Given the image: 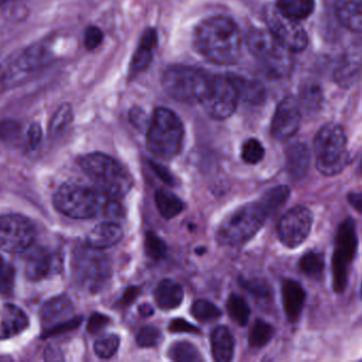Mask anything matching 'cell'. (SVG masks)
Returning a JSON list of instances; mask_svg holds the SVG:
<instances>
[{"instance_id": "obj_24", "label": "cell", "mask_w": 362, "mask_h": 362, "mask_svg": "<svg viewBox=\"0 0 362 362\" xmlns=\"http://www.w3.org/2000/svg\"><path fill=\"white\" fill-rule=\"evenodd\" d=\"M340 23L354 32H362V0H336Z\"/></svg>"}, {"instance_id": "obj_15", "label": "cell", "mask_w": 362, "mask_h": 362, "mask_svg": "<svg viewBox=\"0 0 362 362\" xmlns=\"http://www.w3.org/2000/svg\"><path fill=\"white\" fill-rule=\"evenodd\" d=\"M312 213L303 205H296L281 218L278 235L281 242L290 249L298 248L308 239L312 225Z\"/></svg>"}, {"instance_id": "obj_53", "label": "cell", "mask_w": 362, "mask_h": 362, "mask_svg": "<svg viewBox=\"0 0 362 362\" xmlns=\"http://www.w3.org/2000/svg\"><path fill=\"white\" fill-rule=\"evenodd\" d=\"M140 294V289L138 287H128L124 292L123 296L119 301V304L122 307H126V306L130 305L136 298H138Z\"/></svg>"}, {"instance_id": "obj_55", "label": "cell", "mask_w": 362, "mask_h": 362, "mask_svg": "<svg viewBox=\"0 0 362 362\" xmlns=\"http://www.w3.org/2000/svg\"><path fill=\"white\" fill-rule=\"evenodd\" d=\"M140 314H142V316H152V314H154L153 308L150 307V305H146V304H144V305L140 306L139 308Z\"/></svg>"}, {"instance_id": "obj_19", "label": "cell", "mask_w": 362, "mask_h": 362, "mask_svg": "<svg viewBox=\"0 0 362 362\" xmlns=\"http://www.w3.org/2000/svg\"><path fill=\"white\" fill-rule=\"evenodd\" d=\"M29 326L27 314L19 306L0 303V340L19 335Z\"/></svg>"}, {"instance_id": "obj_3", "label": "cell", "mask_w": 362, "mask_h": 362, "mask_svg": "<svg viewBox=\"0 0 362 362\" xmlns=\"http://www.w3.org/2000/svg\"><path fill=\"white\" fill-rule=\"evenodd\" d=\"M183 140V126L175 113L159 108L148 128V148L155 158L169 161L179 153Z\"/></svg>"}, {"instance_id": "obj_4", "label": "cell", "mask_w": 362, "mask_h": 362, "mask_svg": "<svg viewBox=\"0 0 362 362\" xmlns=\"http://www.w3.org/2000/svg\"><path fill=\"white\" fill-rule=\"evenodd\" d=\"M316 169L328 177L339 175L349 165L346 136L343 128L336 124H328L320 128L314 140Z\"/></svg>"}, {"instance_id": "obj_37", "label": "cell", "mask_w": 362, "mask_h": 362, "mask_svg": "<svg viewBox=\"0 0 362 362\" xmlns=\"http://www.w3.org/2000/svg\"><path fill=\"white\" fill-rule=\"evenodd\" d=\"M301 104L308 111H316L321 106L322 90L314 82L306 83L301 88Z\"/></svg>"}, {"instance_id": "obj_58", "label": "cell", "mask_w": 362, "mask_h": 362, "mask_svg": "<svg viewBox=\"0 0 362 362\" xmlns=\"http://www.w3.org/2000/svg\"><path fill=\"white\" fill-rule=\"evenodd\" d=\"M361 296H362V286H361Z\"/></svg>"}, {"instance_id": "obj_25", "label": "cell", "mask_w": 362, "mask_h": 362, "mask_svg": "<svg viewBox=\"0 0 362 362\" xmlns=\"http://www.w3.org/2000/svg\"><path fill=\"white\" fill-rule=\"evenodd\" d=\"M211 350L217 362H228L234 354V338L229 328L219 326L211 334Z\"/></svg>"}, {"instance_id": "obj_1", "label": "cell", "mask_w": 362, "mask_h": 362, "mask_svg": "<svg viewBox=\"0 0 362 362\" xmlns=\"http://www.w3.org/2000/svg\"><path fill=\"white\" fill-rule=\"evenodd\" d=\"M195 44L199 53L211 62L232 64L241 55V33L229 17H211L196 29Z\"/></svg>"}, {"instance_id": "obj_41", "label": "cell", "mask_w": 362, "mask_h": 362, "mask_svg": "<svg viewBox=\"0 0 362 362\" xmlns=\"http://www.w3.org/2000/svg\"><path fill=\"white\" fill-rule=\"evenodd\" d=\"M120 338L117 335H108L97 340L94 343V352L102 359L112 357L118 351Z\"/></svg>"}, {"instance_id": "obj_14", "label": "cell", "mask_w": 362, "mask_h": 362, "mask_svg": "<svg viewBox=\"0 0 362 362\" xmlns=\"http://www.w3.org/2000/svg\"><path fill=\"white\" fill-rule=\"evenodd\" d=\"M35 238L34 225L19 215L0 216V250L23 252L32 245Z\"/></svg>"}, {"instance_id": "obj_54", "label": "cell", "mask_w": 362, "mask_h": 362, "mask_svg": "<svg viewBox=\"0 0 362 362\" xmlns=\"http://www.w3.org/2000/svg\"><path fill=\"white\" fill-rule=\"evenodd\" d=\"M348 200H349L350 204L362 213V191L361 193H352L348 196Z\"/></svg>"}, {"instance_id": "obj_17", "label": "cell", "mask_w": 362, "mask_h": 362, "mask_svg": "<svg viewBox=\"0 0 362 362\" xmlns=\"http://www.w3.org/2000/svg\"><path fill=\"white\" fill-rule=\"evenodd\" d=\"M300 124V104L294 97H286L281 101L274 113L271 133L276 140H288L298 132Z\"/></svg>"}, {"instance_id": "obj_12", "label": "cell", "mask_w": 362, "mask_h": 362, "mask_svg": "<svg viewBox=\"0 0 362 362\" xmlns=\"http://www.w3.org/2000/svg\"><path fill=\"white\" fill-rule=\"evenodd\" d=\"M51 53L46 41H39L26 47L21 53L6 65L1 74V81L5 84H14L21 77L34 73L46 66L50 61Z\"/></svg>"}, {"instance_id": "obj_9", "label": "cell", "mask_w": 362, "mask_h": 362, "mask_svg": "<svg viewBox=\"0 0 362 362\" xmlns=\"http://www.w3.org/2000/svg\"><path fill=\"white\" fill-rule=\"evenodd\" d=\"M239 94L230 76L208 75L199 104L210 117L217 120L230 117L237 108Z\"/></svg>"}, {"instance_id": "obj_39", "label": "cell", "mask_w": 362, "mask_h": 362, "mask_svg": "<svg viewBox=\"0 0 362 362\" xmlns=\"http://www.w3.org/2000/svg\"><path fill=\"white\" fill-rule=\"evenodd\" d=\"M144 250L150 258L159 260L167 255V243L153 231H148L144 239Z\"/></svg>"}, {"instance_id": "obj_33", "label": "cell", "mask_w": 362, "mask_h": 362, "mask_svg": "<svg viewBox=\"0 0 362 362\" xmlns=\"http://www.w3.org/2000/svg\"><path fill=\"white\" fill-rule=\"evenodd\" d=\"M170 359L176 362L203 361L201 353L193 344L189 342L179 341L172 344L169 349Z\"/></svg>"}, {"instance_id": "obj_35", "label": "cell", "mask_w": 362, "mask_h": 362, "mask_svg": "<svg viewBox=\"0 0 362 362\" xmlns=\"http://www.w3.org/2000/svg\"><path fill=\"white\" fill-rule=\"evenodd\" d=\"M325 262H324L323 253L316 251H310L301 257L299 262V268L302 272L305 273L312 278H319L324 270Z\"/></svg>"}, {"instance_id": "obj_38", "label": "cell", "mask_w": 362, "mask_h": 362, "mask_svg": "<svg viewBox=\"0 0 362 362\" xmlns=\"http://www.w3.org/2000/svg\"><path fill=\"white\" fill-rule=\"evenodd\" d=\"M191 314L194 318L201 322L217 321L221 316V312L213 303L205 300L195 301L191 308Z\"/></svg>"}, {"instance_id": "obj_10", "label": "cell", "mask_w": 362, "mask_h": 362, "mask_svg": "<svg viewBox=\"0 0 362 362\" xmlns=\"http://www.w3.org/2000/svg\"><path fill=\"white\" fill-rule=\"evenodd\" d=\"M208 75L199 69L176 65L164 71L162 85L171 98L183 104H193L201 99Z\"/></svg>"}, {"instance_id": "obj_23", "label": "cell", "mask_w": 362, "mask_h": 362, "mask_svg": "<svg viewBox=\"0 0 362 362\" xmlns=\"http://www.w3.org/2000/svg\"><path fill=\"white\" fill-rule=\"evenodd\" d=\"M310 152L302 142H294L286 149V168L294 181H300L310 169Z\"/></svg>"}, {"instance_id": "obj_18", "label": "cell", "mask_w": 362, "mask_h": 362, "mask_svg": "<svg viewBox=\"0 0 362 362\" xmlns=\"http://www.w3.org/2000/svg\"><path fill=\"white\" fill-rule=\"evenodd\" d=\"M23 252V271L30 280L37 282L50 274L54 266V256L50 251L31 245Z\"/></svg>"}, {"instance_id": "obj_32", "label": "cell", "mask_w": 362, "mask_h": 362, "mask_svg": "<svg viewBox=\"0 0 362 362\" xmlns=\"http://www.w3.org/2000/svg\"><path fill=\"white\" fill-rule=\"evenodd\" d=\"M73 120L72 108L69 104L59 106L52 115L49 124V133L52 137L57 138L63 135L67 131Z\"/></svg>"}, {"instance_id": "obj_30", "label": "cell", "mask_w": 362, "mask_h": 362, "mask_svg": "<svg viewBox=\"0 0 362 362\" xmlns=\"http://www.w3.org/2000/svg\"><path fill=\"white\" fill-rule=\"evenodd\" d=\"M156 207L164 219H172L183 209V201L167 189H158L155 193Z\"/></svg>"}, {"instance_id": "obj_13", "label": "cell", "mask_w": 362, "mask_h": 362, "mask_svg": "<svg viewBox=\"0 0 362 362\" xmlns=\"http://www.w3.org/2000/svg\"><path fill=\"white\" fill-rule=\"evenodd\" d=\"M265 17L269 32L290 53H300L308 47V35L299 21L285 17L274 6L267 8Z\"/></svg>"}, {"instance_id": "obj_45", "label": "cell", "mask_w": 362, "mask_h": 362, "mask_svg": "<svg viewBox=\"0 0 362 362\" xmlns=\"http://www.w3.org/2000/svg\"><path fill=\"white\" fill-rule=\"evenodd\" d=\"M243 287L246 288L253 296L259 300L267 301L271 298L270 288L266 283L261 280H251L243 282Z\"/></svg>"}, {"instance_id": "obj_27", "label": "cell", "mask_w": 362, "mask_h": 362, "mask_svg": "<svg viewBox=\"0 0 362 362\" xmlns=\"http://www.w3.org/2000/svg\"><path fill=\"white\" fill-rule=\"evenodd\" d=\"M237 88L239 98L251 104H261L265 100L266 92L258 81L248 80L239 76H230Z\"/></svg>"}, {"instance_id": "obj_22", "label": "cell", "mask_w": 362, "mask_h": 362, "mask_svg": "<svg viewBox=\"0 0 362 362\" xmlns=\"http://www.w3.org/2000/svg\"><path fill=\"white\" fill-rule=\"evenodd\" d=\"M158 35L155 29H148L142 35L139 47L134 51L130 63V76H137L148 68L153 61L154 50L157 47Z\"/></svg>"}, {"instance_id": "obj_46", "label": "cell", "mask_w": 362, "mask_h": 362, "mask_svg": "<svg viewBox=\"0 0 362 362\" xmlns=\"http://www.w3.org/2000/svg\"><path fill=\"white\" fill-rule=\"evenodd\" d=\"M103 39L104 37L102 31L96 26H90L85 30L84 45L87 50L92 51L98 48L102 44Z\"/></svg>"}, {"instance_id": "obj_52", "label": "cell", "mask_w": 362, "mask_h": 362, "mask_svg": "<svg viewBox=\"0 0 362 362\" xmlns=\"http://www.w3.org/2000/svg\"><path fill=\"white\" fill-rule=\"evenodd\" d=\"M130 120L132 124H134L136 128H139V130L148 128V124H150L145 113L140 110V108H134V110L130 111Z\"/></svg>"}, {"instance_id": "obj_43", "label": "cell", "mask_w": 362, "mask_h": 362, "mask_svg": "<svg viewBox=\"0 0 362 362\" xmlns=\"http://www.w3.org/2000/svg\"><path fill=\"white\" fill-rule=\"evenodd\" d=\"M14 280H15V274L13 268L0 255V294H11L13 290Z\"/></svg>"}, {"instance_id": "obj_8", "label": "cell", "mask_w": 362, "mask_h": 362, "mask_svg": "<svg viewBox=\"0 0 362 362\" xmlns=\"http://www.w3.org/2000/svg\"><path fill=\"white\" fill-rule=\"evenodd\" d=\"M249 50L271 76L284 78L292 69L290 51L279 43L269 31L253 29L247 39Z\"/></svg>"}, {"instance_id": "obj_42", "label": "cell", "mask_w": 362, "mask_h": 362, "mask_svg": "<svg viewBox=\"0 0 362 362\" xmlns=\"http://www.w3.org/2000/svg\"><path fill=\"white\" fill-rule=\"evenodd\" d=\"M162 334L155 326H145L138 334L137 342L140 347H153L161 342Z\"/></svg>"}, {"instance_id": "obj_49", "label": "cell", "mask_w": 362, "mask_h": 362, "mask_svg": "<svg viewBox=\"0 0 362 362\" xmlns=\"http://www.w3.org/2000/svg\"><path fill=\"white\" fill-rule=\"evenodd\" d=\"M41 140H43V130L41 126L37 122H33L29 126L27 131V140L30 147L32 149L39 147L41 144Z\"/></svg>"}, {"instance_id": "obj_47", "label": "cell", "mask_w": 362, "mask_h": 362, "mask_svg": "<svg viewBox=\"0 0 362 362\" xmlns=\"http://www.w3.org/2000/svg\"><path fill=\"white\" fill-rule=\"evenodd\" d=\"M110 323V318L108 316H104V314H94L89 318L87 330L90 334H98Z\"/></svg>"}, {"instance_id": "obj_29", "label": "cell", "mask_w": 362, "mask_h": 362, "mask_svg": "<svg viewBox=\"0 0 362 362\" xmlns=\"http://www.w3.org/2000/svg\"><path fill=\"white\" fill-rule=\"evenodd\" d=\"M361 70V61L356 55H345L335 70V80L342 88L355 82Z\"/></svg>"}, {"instance_id": "obj_44", "label": "cell", "mask_w": 362, "mask_h": 362, "mask_svg": "<svg viewBox=\"0 0 362 362\" xmlns=\"http://www.w3.org/2000/svg\"><path fill=\"white\" fill-rule=\"evenodd\" d=\"M21 132V124L17 120H5L0 122V140L11 142L17 140Z\"/></svg>"}, {"instance_id": "obj_48", "label": "cell", "mask_w": 362, "mask_h": 362, "mask_svg": "<svg viewBox=\"0 0 362 362\" xmlns=\"http://www.w3.org/2000/svg\"><path fill=\"white\" fill-rule=\"evenodd\" d=\"M102 211L108 218L114 219V220L124 217L123 207H121L120 203L117 200L108 199V201L105 202Z\"/></svg>"}, {"instance_id": "obj_36", "label": "cell", "mask_w": 362, "mask_h": 362, "mask_svg": "<svg viewBox=\"0 0 362 362\" xmlns=\"http://www.w3.org/2000/svg\"><path fill=\"white\" fill-rule=\"evenodd\" d=\"M227 309L231 318L239 325L244 326L248 323L250 308L244 298L237 294H231L227 302Z\"/></svg>"}, {"instance_id": "obj_7", "label": "cell", "mask_w": 362, "mask_h": 362, "mask_svg": "<svg viewBox=\"0 0 362 362\" xmlns=\"http://www.w3.org/2000/svg\"><path fill=\"white\" fill-rule=\"evenodd\" d=\"M100 250L85 247L73 253L72 274L75 283L90 294H96L106 286L112 278V264L108 255Z\"/></svg>"}, {"instance_id": "obj_16", "label": "cell", "mask_w": 362, "mask_h": 362, "mask_svg": "<svg viewBox=\"0 0 362 362\" xmlns=\"http://www.w3.org/2000/svg\"><path fill=\"white\" fill-rule=\"evenodd\" d=\"M73 312L70 300L65 296H57L47 302L41 310V318L43 326L49 332H59L73 330L81 323V318H69Z\"/></svg>"}, {"instance_id": "obj_21", "label": "cell", "mask_w": 362, "mask_h": 362, "mask_svg": "<svg viewBox=\"0 0 362 362\" xmlns=\"http://www.w3.org/2000/svg\"><path fill=\"white\" fill-rule=\"evenodd\" d=\"M123 236V229L114 221L99 223L87 235L86 242L90 248L104 250L120 241Z\"/></svg>"}, {"instance_id": "obj_40", "label": "cell", "mask_w": 362, "mask_h": 362, "mask_svg": "<svg viewBox=\"0 0 362 362\" xmlns=\"http://www.w3.org/2000/svg\"><path fill=\"white\" fill-rule=\"evenodd\" d=\"M264 155L265 150L263 144L255 138L246 140L241 147V158L251 165L260 163Z\"/></svg>"}, {"instance_id": "obj_5", "label": "cell", "mask_w": 362, "mask_h": 362, "mask_svg": "<svg viewBox=\"0 0 362 362\" xmlns=\"http://www.w3.org/2000/svg\"><path fill=\"white\" fill-rule=\"evenodd\" d=\"M269 218L260 202H252L235 209L219 225L217 238L221 245L237 247L250 240Z\"/></svg>"}, {"instance_id": "obj_26", "label": "cell", "mask_w": 362, "mask_h": 362, "mask_svg": "<svg viewBox=\"0 0 362 362\" xmlns=\"http://www.w3.org/2000/svg\"><path fill=\"white\" fill-rule=\"evenodd\" d=\"M155 301L161 309L171 310L177 308L183 301V287L169 278L161 280L155 290Z\"/></svg>"}, {"instance_id": "obj_57", "label": "cell", "mask_w": 362, "mask_h": 362, "mask_svg": "<svg viewBox=\"0 0 362 362\" xmlns=\"http://www.w3.org/2000/svg\"><path fill=\"white\" fill-rule=\"evenodd\" d=\"M360 168H361V170H362V161H361V166H360Z\"/></svg>"}, {"instance_id": "obj_51", "label": "cell", "mask_w": 362, "mask_h": 362, "mask_svg": "<svg viewBox=\"0 0 362 362\" xmlns=\"http://www.w3.org/2000/svg\"><path fill=\"white\" fill-rule=\"evenodd\" d=\"M150 165L156 175H157L164 183H167L168 185L171 186L176 185L175 178L173 177V175H172L171 172H170L167 168H164L163 166L159 165V164L155 163V162L153 161H150Z\"/></svg>"}, {"instance_id": "obj_56", "label": "cell", "mask_w": 362, "mask_h": 362, "mask_svg": "<svg viewBox=\"0 0 362 362\" xmlns=\"http://www.w3.org/2000/svg\"><path fill=\"white\" fill-rule=\"evenodd\" d=\"M9 0H0V7H3V5L8 3Z\"/></svg>"}, {"instance_id": "obj_28", "label": "cell", "mask_w": 362, "mask_h": 362, "mask_svg": "<svg viewBox=\"0 0 362 362\" xmlns=\"http://www.w3.org/2000/svg\"><path fill=\"white\" fill-rule=\"evenodd\" d=\"M276 9L294 21H302L314 11V0H276Z\"/></svg>"}, {"instance_id": "obj_2", "label": "cell", "mask_w": 362, "mask_h": 362, "mask_svg": "<svg viewBox=\"0 0 362 362\" xmlns=\"http://www.w3.org/2000/svg\"><path fill=\"white\" fill-rule=\"evenodd\" d=\"M80 166L97 189L108 199H121L132 189L134 181L130 172L106 154H87L81 158Z\"/></svg>"}, {"instance_id": "obj_34", "label": "cell", "mask_w": 362, "mask_h": 362, "mask_svg": "<svg viewBox=\"0 0 362 362\" xmlns=\"http://www.w3.org/2000/svg\"><path fill=\"white\" fill-rule=\"evenodd\" d=\"M274 327L270 324L267 323L264 320L258 318L253 323L250 332H249V344L251 347L260 349L269 343V341L274 337Z\"/></svg>"}, {"instance_id": "obj_11", "label": "cell", "mask_w": 362, "mask_h": 362, "mask_svg": "<svg viewBox=\"0 0 362 362\" xmlns=\"http://www.w3.org/2000/svg\"><path fill=\"white\" fill-rule=\"evenodd\" d=\"M358 237L353 219L348 218L339 225L336 236L332 268L333 287L337 294H343L349 284V271L357 253Z\"/></svg>"}, {"instance_id": "obj_6", "label": "cell", "mask_w": 362, "mask_h": 362, "mask_svg": "<svg viewBox=\"0 0 362 362\" xmlns=\"http://www.w3.org/2000/svg\"><path fill=\"white\" fill-rule=\"evenodd\" d=\"M104 197L98 189L84 184L67 183L55 193L53 203L59 213L74 219H89L98 215L105 205Z\"/></svg>"}, {"instance_id": "obj_31", "label": "cell", "mask_w": 362, "mask_h": 362, "mask_svg": "<svg viewBox=\"0 0 362 362\" xmlns=\"http://www.w3.org/2000/svg\"><path fill=\"white\" fill-rule=\"evenodd\" d=\"M290 195V189L288 186H278L265 193L259 202L261 207L266 211L267 216L270 217L286 203Z\"/></svg>"}, {"instance_id": "obj_20", "label": "cell", "mask_w": 362, "mask_h": 362, "mask_svg": "<svg viewBox=\"0 0 362 362\" xmlns=\"http://www.w3.org/2000/svg\"><path fill=\"white\" fill-rule=\"evenodd\" d=\"M282 298L286 316L292 323H296L303 312L305 290L296 280H285L282 285Z\"/></svg>"}, {"instance_id": "obj_50", "label": "cell", "mask_w": 362, "mask_h": 362, "mask_svg": "<svg viewBox=\"0 0 362 362\" xmlns=\"http://www.w3.org/2000/svg\"><path fill=\"white\" fill-rule=\"evenodd\" d=\"M169 330L171 332H191V334L199 332V328L185 321V318H174L172 320Z\"/></svg>"}]
</instances>
